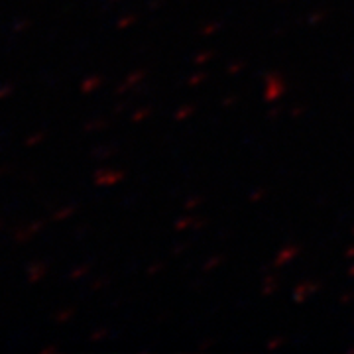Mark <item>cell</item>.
Wrapping results in <instances>:
<instances>
[{
	"label": "cell",
	"mask_w": 354,
	"mask_h": 354,
	"mask_svg": "<svg viewBox=\"0 0 354 354\" xmlns=\"http://www.w3.org/2000/svg\"><path fill=\"white\" fill-rule=\"evenodd\" d=\"M10 93H12V87L10 85H4V88H0V101L6 99V95H10Z\"/></svg>",
	"instance_id": "6da1fadb"
},
{
	"label": "cell",
	"mask_w": 354,
	"mask_h": 354,
	"mask_svg": "<svg viewBox=\"0 0 354 354\" xmlns=\"http://www.w3.org/2000/svg\"><path fill=\"white\" fill-rule=\"evenodd\" d=\"M0 228H2V221H0Z\"/></svg>",
	"instance_id": "7a4b0ae2"
}]
</instances>
